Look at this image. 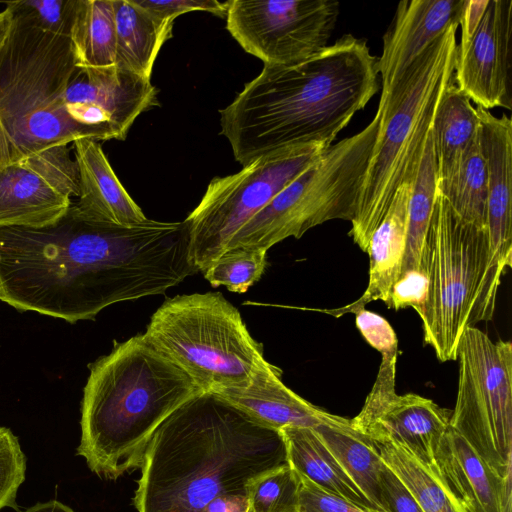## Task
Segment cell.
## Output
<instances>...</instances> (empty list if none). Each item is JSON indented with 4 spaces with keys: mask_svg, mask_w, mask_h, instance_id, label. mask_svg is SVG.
<instances>
[{
    "mask_svg": "<svg viewBox=\"0 0 512 512\" xmlns=\"http://www.w3.org/2000/svg\"><path fill=\"white\" fill-rule=\"evenodd\" d=\"M198 272L184 220L117 225L72 202L52 224L0 227V301L69 323L164 294Z\"/></svg>",
    "mask_w": 512,
    "mask_h": 512,
    "instance_id": "6da1fadb",
    "label": "cell"
},
{
    "mask_svg": "<svg viewBox=\"0 0 512 512\" xmlns=\"http://www.w3.org/2000/svg\"><path fill=\"white\" fill-rule=\"evenodd\" d=\"M288 464L279 430L202 392L153 434L133 505L137 512H248L249 482Z\"/></svg>",
    "mask_w": 512,
    "mask_h": 512,
    "instance_id": "7a4b0ae2",
    "label": "cell"
},
{
    "mask_svg": "<svg viewBox=\"0 0 512 512\" xmlns=\"http://www.w3.org/2000/svg\"><path fill=\"white\" fill-rule=\"evenodd\" d=\"M379 88L377 57L346 34L303 62L264 65L219 111L221 134L242 166L290 148L331 146Z\"/></svg>",
    "mask_w": 512,
    "mask_h": 512,
    "instance_id": "3957f363",
    "label": "cell"
},
{
    "mask_svg": "<svg viewBox=\"0 0 512 512\" xmlns=\"http://www.w3.org/2000/svg\"><path fill=\"white\" fill-rule=\"evenodd\" d=\"M89 370L77 455L106 480L139 469L159 426L204 392L143 334L115 342L111 352L89 365Z\"/></svg>",
    "mask_w": 512,
    "mask_h": 512,
    "instance_id": "277c9868",
    "label": "cell"
},
{
    "mask_svg": "<svg viewBox=\"0 0 512 512\" xmlns=\"http://www.w3.org/2000/svg\"><path fill=\"white\" fill-rule=\"evenodd\" d=\"M458 27L450 26L392 89L380 96V128L349 231L354 243L366 253L396 190L414 181L437 107L454 81Z\"/></svg>",
    "mask_w": 512,
    "mask_h": 512,
    "instance_id": "5b68a950",
    "label": "cell"
},
{
    "mask_svg": "<svg viewBox=\"0 0 512 512\" xmlns=\"http://www.w3.org/2000/svg\"><path fill=\"white\" fill-rule=\"evenodd\" d=\"M12 16L0 50V168L81 139L65 101L77 66L70 38Z\"/></svg>",
    "mask_w": 512,
    "mask_h": 512,
    "instance_id": "8992f818",
    "label": "cell"
},
{
    "mask_svg": "<svg viewBox=\"0 0 512 512\" xmlns=\"http://www.w3.org/2000/svg\"><path fill=\"white\" fill-rule=\"evenodd\" d=\"M420 268L428 278L423 341L441 362L456 360L465 330L493 318L507 268L493 253L485 228L461 219L436 191Z\"/></svg>",
    "mask_w": 512,
    "mask_h": 512,
    "instance_id": "52a82bcc",
    "label": "cell"
},
{
    "mask_svg": "<svg viewBox=\"0 0 512 512\" xmlns=\"http://www.w3.org/2000/svg\"><path fill=\"white\" fill-rule=\"evenodd\" d=\"M143 335L204 392L245 388L266 363L263 345L221 293L166 299Z\"/></svg>",
    "mask_w": 512,
    "mask_h": 512,
    "instance_id": "ba28073f",
    "label": "cell"
},
{
    "mask_svg": "<svg viewBox=\"0 0 512 512\" xmlns=\"http://www.w3.org/2000/svg\"><path fill=\"white\" fill-rule=\"evenodd\" d=\"M379 128L376 112L360 132L332 144L248 220L227 249L245 246L268 251L286 238H301L324 222L351 221Z\"/></svg>",
    "mask_w": 512,
    "mask_h": 512,
    "instance_id": "9c48e42d",
    "label": "cell"
},
{
    "mask_svg": "<svg viewBox=\"0 0 512 512\" xmlns=\"http://www.w3.org/2000/svg\"><path fill=\"white\" fill-rule=\"evenodd\" d=\"M458 389L449 426L500 477L512 476V343L477 327L460 339Z\"/></svg>",
    "mask_w": 512,
    "mask_h": 512,
    "instance_id": "30bf717a",
    "label": "cell"
},
{
    "mask_svg": "<svg viewBox=\"0 0 512 512\" xmlns=\"http://www.w3.org/2000/svg\"><path fill=\"white\" fill-rule=\"evenodd\" d=\"M330 146L314 144L260 157L235 173L213 178L184 220L190 254L203 272L223 254L240 228Z\"/></svg>",
    "mask_w": 512,
    "mask_h": 512,
    "instance_id": "8fae6325",
    "label": "cell"
},
{
    "mask_svg": "<svg viewBox=\"0 0 512 512\" xmlns=\"http://www.w3.org/2000/svg\"><path fill=\"white\" fill-rule=\"evenodd\" d=\"M339 11L331 0H231L226 29L264 65L288 66L328 46Z\"/></svg>",
    "mask_w": 512,
    "mask_h": 512,
    "instance_id": "7c38bea8",
    "label": "cell"
},
{
    "mask_svg": "<svg viewBox=\"0 0 512 512\" xmlns=\"http://www.w3.org/2000/svg\"><path fill=\"white\" fill-rule=\"evenodd\" d=\"M398 352L382 355L375 383L357 416L350 419L356 431L373 441H392L410 452L427 469L441 476L437 453L452 410L415 393L395 391Z\"/></svg>",
    "mask_w": 512,
    "mask_h": 512,
    "instance_id": "4fadbf2b",
    "label": "cell"
},
{
    "mask_svg": "<svg viewBox=\"0 0 512 512\" xmlns=\"http://www.w3.org/2000/svg\"><path fill=\"white\" fill-rule=\"evenodd\" d=\"M78 195L77 165L68 146L36 152L0 168V227L52 224Z\"/></svg>",
    "mask_w": 512,
    "mask_h": 512,
    "instance_id": "5bb4252c",
    "label": "cell"
},
{
    "mask_svg": "<svg viewBox=\"0 0 512 512\" xmlns=\"http://www.w3.org/2000/svg\"><path fill=\"white\" fill-rule=\"evenodd\" d=\"M81 139L124 140L136 118L158 104L150 80L124 71L76 66L65 91Z\"/></svg>",
    "mask_w": 512,
    "mask_h": 512,
    "instance_id": "9a60e30c",
    "label": "cell"
},
{
    "mask_svg": "<svg viewBox=\"0 0 512 512\" xmlns=\"http://www.w3.org/2000/svg\"><path fill=\"white\" fill-rule=\"evenodd\" d=\"M454 81L476 106L512 109V0H489L475 32L457 43Z\"/></svg>",
    "mask_w": 512,
    "mask_h": 512,
    "instance_id": "2e32d148",
    "label": "cell"
},
{
    "mask_svg": "<svg viewBox=\"0 0 512 512\" xmlns=\"http://www.w3.org/2000/svg\"><path fill=\"white\" fill-rule=\"evenodd\" d=\"M466 0H405L398 3L377 57L383 96L450 26L459 25Z\"/></svg>",
    "mask_w": 512,
    "mask_h": 512,
    "instance_id": "e0dca14e",
    "label": "cell"
},
{
    "mask_svg": "<svg viewBox=\"0 0 512 512\" xmlns=\"http://www.w3.org/2000/svg\"><path fill=\"white\" fill-rule=\"evenodd\" d=\"M487 175L486 231L491 249L512 266V120L476 106Z\"/></svg>",
    "mask_w": 512,
    "mask_h": 512,
    "instance_id": "ac0fdd59",
    "label": "cell"
},
{
    "mask_svg": "<svg viewBox=\"0 0 512 512\" xmlns=\"http://www.w3.org/2000/svg\"><path fill=\"white\" fill-rule=\"evenodd\" d=\"M440 475L467 512H511L512 476L500 477L450 426L437 453Z\"/></svg>",
    "mask_w": 512,
    "mask_h": 512,
    "instance_id": "d6986e66",
    "label": "cell"
},
{
    "mask_svg": "<svg viewBox=\"0 0 512 512\" xmlns=\"http://www.w3.org/2000/svg\"><path fill=\"white\" fill-rule=\"evenodd\" d=\"M281 377L282 370L266 361L245 388L215 394L276 430L287 426L314 428L320 424L343 426L350 423V419L308 402L288 388Z\"/></svg>",
    "mask_w": 512,
    "mask_h": 512,
    "instance_id": "ffe728a7",
    "label": "cell"
},
{
    "mask_svg": "<svg viewBox=\"0 0 512 512\" xmlns=\"http://www.w3.org/2000/svg\"><path fill=\"white\" fill-rule=\"evenodd\" d=\"M413 181L403 183L395 192L388 211L369 241V280L364 293L356 301L341 308L324 309V313L340 317L355 313L372 302L388 303L391 290L401 274L406 249L408 207Z\"/></svg>",
    "mask_w": 512,
    "mask_h": 512,
    "instance_id": "44dd1931",
    "label": "cell"
},
{
    "mask_svg": "<svg viewBox=\"0 0 512 512\" xmlns=\"http://www.w3.org/2000/svg\"><path fill=\"white\" fill-rule=\"evenodd\" d=\"M79 195L75 202L87 216L117 225H135L148 218L114 173L101 145L92 139L73 142Z\"/></svg>",
    "mask_w": 512,
    "mask_h": 512,
    "instance_id": "7402d4cb",
    "label": "cell"
},
{
    "mask_svg": "<svg viewBox=\"0 0 512 512\" xmlns=\"http://www.w3.org/2000/svg\"><path fill=\"white\" fill-rule=\"evenodd\" d=\"M115 36V65L150 80L158 53L171 38L173 20L159 18L135 0H112Z\"/></svg>",
    "mask_w": 512,
    "mask_h": 512,
    "instance_id": "603a6c76",
    "label": "cell"
},
{
    "mask_svg": "<svg viewBox=\"0 0 512 512\" xmlns=\"http://www.w3.org/2000/svg\"><path fill=\"white\" fill-rule=\"evenodd\" d=\"M279 431L288 463L296 472L366 512H377L313 428L287 426Z\"/></svg>",
    "mask_w": 512,
    "mask_h": 512,
    "instance_id": "cb8c5ba5",
    "label": "cell"
},
{
    "mask_svg": "<svg viewBox=\"0 0 512 512\" xmlns=\"http://www.w3.org/2000/svg\"><path fill=\"white\" fill-rule=\"evenodd\" d=\"M479 132L476 107L453 81L441 97L431 128L437 180L455 171Z\"/></svg>",
    "mask_w": 512,
    "mask_h": 512,
    "instance_id": "d4e9b609",
    "label": "cell"
},
{
    "mask_svg": "<svg viewBox=\"0 0 512 512\" xmlns=\"http://www.w3.org/2000/svg\"><path fill=\"white\" fill-rule=\"evenodd\" d=\"M346 474L377 512H388L382 494L384 464L371 439L347 425L320 424L313 428Z\"/></svg>",
    "mask_w": 512,
    "mask_h": 512,
    "instance_id": "484cf974",
    "label": "cell"
},
{
    "mask_svg": "<svg viewBox=\"0 0 512 512\" xmlns=\"http://www.w3.org/2000/svg\"><path fill=\"white\" fill-rule=\"evenodd\" d=\"M70 41L78 66H115L116 36L112 0H78Z\"/></svg>",
    "mask_w": 512,
    "mask_h": 512,
    "instance_id": "4316f807",
    "label": "cell"
},
{
    "mask_svg": "<svg viewBox=\"0 0 512 512\" xmlns=\"http://www.w3.org/2000/svg\"><path fill=\"white\" fill-rule=\"evenodd\" d=\"M383 462L411 492L423 512H467L441 476L427 469L401 445L373 441Z\"/></svg>",
    "mask_w": 512,
    "mask_h": 512,
    "instance_id": "83f0119b",
    "label": "cell"
},
{
    "mask_svg": "<svg viewBox=\"0 0 512 512\" xmlns=\"http://www.w3.org/2000/svg\"><path fill=\"white\" fill-rule=\"evenodd\" d=\"M436 187L461 219L486 229L487 175L480 132L455 171L437 180Z\"/></svg>",
    "mask_w": 512,
    "mask_h": 512,
    "instance_id": "f1b7e54d",
    "label": "cell"
},
{
    "mask_svg": "<svg viewBox=\"0 0 512 512\" xmlns=\"http://www.w3.org/2000/svg\"><path fill=\"white\" fill-rule=\"evenodd\" d=\"M436 184V161L430 131L413 181L408 207L406 249L400 276L420 269L422 250L435 203Z\"/></svg>",
    "mask_w": 512,
    "mask_h": 512,
    "instance_id": "f546056e",
    "label": "cell"
},
{
    "mask_svg": "<svg viewBox=\"0 0 512 512\" xmlns=\"http://www.w3.org/2000/svg\"><path fill=\"white\" fill-rule=\"evenodd\" d=\"M267 252L245 246L233 247L202 273L212 287L224 286L230 292L242 294L261 279L267 266Z\"/></svg>",
    "mask_w": 512,
    "mask_h": 512,
    "instance_id": "4dcf8cb0",
    "label": "cell"
},
{
    "mask_svg": "<svg viewBox=\"0 0 512 512\" xmlns=\"http://www.w3.org/2000/svg\"><path fill=\"white\" fill-rule=\"evenodd\" d=\"M300 476L289 464L256 477L247 486L248 512H298Z\"/></svg>",
    "mask_w": 512,
    "mask_h": 512,
    "instance_id": "1f68e13d",
    "label": "cell"
},
{
    "mask_svg": "<svg viewBox=\"0 0 512 512\" xmlns=\"http://www.w3.org/2000/svg\"><path fill=\"white\" fill-rule=\"evenodd\" d=\"M77 5L78 0H27L7 2L6 8L44 32L70 38Z\"/></svg>",
    "mask_w": 512,
    "mask_h": 512,
    "instance_id": "d6a6232c",
    "label": "cell"
},
{
    "mask_svg": "<svg viewBox=\"0 0 512 512\" xmlns=\"http://www.w3.org/2000/svg\"><path fill=\"white\" fill-rule=\"evenodd\" d=\"M26 477V456L10 428L0 427V510L19 511L17 493Z\"/></svg>",
    "mask_w": 512,
    "mask_h": 512,
    "instance_id": "836d02e7",
    "label": "cell"
},
{
    "mask_svg": "<svg viewBox=\"0 0 512 512\" xmlns=\"http://www.w3.org/2000/svg\"><path fill=\"white\" fill-rule=\"evenodd\" d=\"M427 291L428 278L423 269L407 272L395 282L386 305L394 310L413 308L420 317L424 311Z\"/></svg>",
    "mask_w": 512,
    "mask_h": 512,
    "instance_id": "e575fe53",
    "label": "cell"
},
{
    "mask_svg": "<svg viewBox=\"0 0 512 512\" xmlns=\"http://www.w3.org/2000/svg\"><path fill=\"white\" fill-rule=\"evenodd\" d=\"M355 323L366 342L381 355L398 352V339L389 322L367 309L355 313Z\"/></svg>",
    "mask_w": 512,
    "mask_h": 512,
    "instance_id": "d590c367",
    "label": "cell"
},
{
    "mask_svg": "<svg viewBox=\"0 0 512 512\" xmlns=\"http://www.w3.org/2000/svg\"><path fill=\"white\" fill-rule=\"evenodd\" d=\"M299 474V473H298ZM298 512H366L299 474Z\"/></svg>",
    "mask_w": 512,
    "mask_h": 512,
    "instance_id": "8d00e7d4",
    "label": "cell"
},
{
    "mask_svg": "<svg viewBox=\"0 0 512 512\" xmlns=\"http://www.w3.org/2000/svg\"><path fill=\"white\" fill-rule=\"evenodd\" d=\"M135 2L159 18L174 21L179 15L191 11H206L225 18L231 0L225 2L217 0H135Z\"/></svg>",
    "mask_w": 512,
    "mask_h": 512,
    "instance_id": "74e56055",
    "label": "cell"
},
{
    "mask_svg": "<svg viewBox=\"0 0 512 512\" xmlns=\"http://www.w3.org/2000/svg\"><path fill=\"white\" fill-rule=\"evenodd\" d=\"M380 478L383 500L388 512H423L411 492L385 463Z\"/></svg>",
    "mask_w": 512,
    "mask_h": 512,
    "instance_id": "f35d334b",
    "label": "cell"
},
{
    "mask_svg": "<svg viewBox=\"0 0 512 512\" xmlns=\"http://www.w3.org/2000/svg\"><path fill=\"white\" fill-rule=\"evenodd\" d=\"M489 0H466L459 26L460 39L470 37L477 29L488 5Z\"/></svg>",
    "mask_w": 512,
    "mask_h": 512,
    "instance_id": "ab89813d",
    "label": "cell"
},
{
    "mask_svg": "<svg viewBox=\"0 0 512 512\" xmlns=\"http://www.w3.org/2000/svg\"><path fill=\"white\" fill-rule=\"evenodd\" d=\"M21 512H75L66 504L52 499L46 502H38Z\"/></svg>",
    "mask_w": 512,
    "mask_h": 512,
    "instance_id": "60d3db41",
    "label": "cell"
},
{
    "mask_svg": "<svg viewBox=\"0 0 512 512\" xmlns=\"http://www.w3.org/2000/svg\"><path fill=\"white\" fill-rule=\"evenodd\" d=\"M12 22V13L8 8L5 7L4 10L0 11V50L10 33Z\"/></svg>",
    "mask_w": 512,
    "mask_h": 512,
    "instance_id": "b9f144b4",
    "label": "cell"
}]
</instances>
